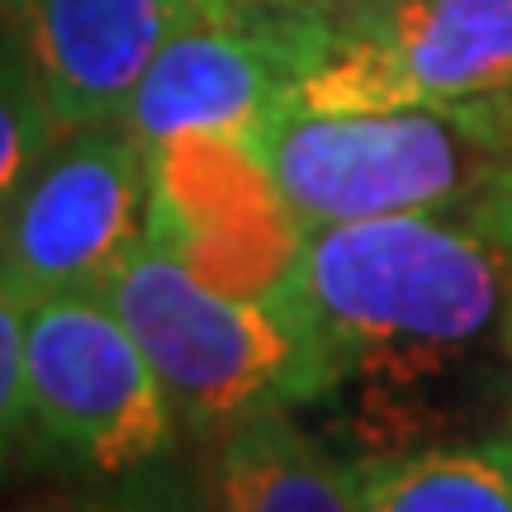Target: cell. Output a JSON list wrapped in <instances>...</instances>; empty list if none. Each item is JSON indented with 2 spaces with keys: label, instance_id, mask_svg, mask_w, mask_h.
<instances>
[{
  "label": "cell",
  "instance_id": "cell-1",
  "mask_svg": "<svg viewBox=\"0 0 512 512\" xmlns=\"http://www.w3.org/2000/svg\"><path fill=\"white\" fill-rule=\"evenodd\" d=\"M479 204L309 228L285 285L337 384L361 375L370 394H403L503 337V252Z\"/></svg>",
  "mask_w": 512,
  "mask_h": 512
},
{
  "label": "cell",
  "instance_id": "cell-2",
  "mask_svg": "<svg viewBox=\"0 0 512 512\" xmlns=\"http://www.w3.org/2000/svg\"><path fill=\"white\" fill-rule=\"evenodd\" d=\"M100 299L124 318L176 418L195 432H223L247 413L313 403L337 389L328 351L290 285L261 299L223 294L143 242Z\"/></svg>",
  "mask_w": 512,
  "mask_h": 512
},
{
  "label": "cell",
  "instance_id": "cell-3",
  "mask_svg": "<svg viewBox=\"0 0 512 512\" xmlns=\"http://www.w3.org/2000/svg\"><path fill=\"white\" fill-rule=\"evenodd\" d=\"M256 152L304 228L470 209L512 166V95L384 114L290 110Z\"/></svg>",
  "mask_w": 512,
  "mask_h": 512
},
{
  "label": "cell",
  "instance_id": "cell-4",
  "mask_svg": "<svg viewBox=\"0 0 512 512\" xmlns=\"http://www.w3.org/2000/svg\"><path fill=\"white\" fill-rule=\"evenodd\" d=\"M512 95V0H323L294 110L384 114Z\"/></svg>",
  "mask_w": 512,
  "mask_h": 512
},
{
  "label": "cell",
  "instance_id": "cell-5",
  "mask_svg": "<svg viewBox=\"0 0 512 512\" xmlns=\"http://www.w3.org/2000/svg\"><path fill=\"white\" fill-rule=\"evenodd\" d=\"M152 143L124 119L62 128L0 204V285L24 304L105 294L147 242Z\"/></svg>",
  "mask_w": 512,
  "mask_h": 512
},
{
  "label": "cell",
  "instance_id": "cell-6",
  "mask_svg": "<svg viewBox=\"0 0 512 512\" xmlns=\"http://www.w3.org/2000/svg\"><path fill=\"white\" fill-rule=\"evenodd\" d=\"M24 394L38 437L100 479L171 451L176 408L100 294H53L24 318Z\"/></svg>",
  "mask_w": 512,
  "mask_h": 512
},
{
  "label": "cell",
  "instance_id": "cell-7",
  "mask_svg": "<svg viewBox=\"0 0 512 512\" xmlns=\"http://www.w3.org/2000/svg\"><path fill=\"white\" fill-rule=\"evenodd\" d=\"M323 29V0H256L200 10L162 43L119 114L147 143L176 133H223L261 147L294 110Z\"/></svg>",
  "mask_w": 512,
  "mask_h": 512
},
{
  "label": "cell",
  "instance_id": "cell-8",
  "mask_svg": "<svg viewBox=\"0 0 512 512\" xmlns=\"http://www.w3.org/2000/svg\"><path fill=\"white\" fill-rule=\"evenodd\" d=\"M309 228L256 147L223 133L152 143L147 242L223 294H275L299 266Z\"/></svg>",
  "mask_w": 512,
  "mask_h": 512
},
{
  "label": "cell",
  "instance_id": "cell-9",
  "mask_svg": "<svg viewBox=\"0 0 512 512\" xmlns=\"http://www.w3.org/2000/svg\"><path fill=\"white\" fill-rule=\"evenodd\" d=\"M67 128L119 119L152 57L200 15L190 0H0Z\"/></svg>",
  "mask_w": 512,
  "mask_h": 512
},
{
  "label": "cell",
  "instance_id": "cell-10",
  "mask_svg": "<svg viewBox=\"0 0 512 512\" xmlns=\"http://www.w3.org/2000/svg\"><path fill=\"white\" fill-rule=\"evenodd\" d=\"M204 503L209 512H366L351 465H337L285 408L223 427L209 451Z\"/></svg>",
  "mask_w": 512,
  "mask_h": 512
},
{
  "label": "cell",
  "instance_id": "cell-11",
  "mask_svg": "<svg viewBox=\"0 0 512 512\" xmlns=\"http://www.w3.org/2000/svg\"><path fill=\"white\" fill-rule=\"evenodd\" d=\"M351 475L366 512H512V446L389 451Z\"/></svg>",
  "mask_w": 512,
  "mask_h": 512
},
{
  "label": "cell",
  "instance_id": "cell-12",
  "mask_svg": "<svg viewBox=\"0 0 512 512\" xmlns=\"http://www.w3.org/2000/svg\"><path fill=\"white\" fill-rule=\"evenodd\" d=\"M53 100L38 81L34 62L15 38L10 19L0 24V204L15 195V185L34 171V162L62 138Z\"/></svg>",
  "mask_w": 512,
  "mask_h": 512
},
{
  "label": "cell",
  "instance_id": "cell-13",
  "mask_svg": "<svg viewBox=\"0 0 512 512\" xmlns=\"http://www.w3.org/2000/svg\"><path fill=\"white\" fill-rule=\"evenodd\" d=\"M209 503L200 498V489L171 470L162 460L138 465L128 475H110L100 489H81V494H48L24 503L19 512H204Z\"/></svg>",
  "mask_w": 512,
  "mask_h": 512
},
{
  "label": "cell",
  "instance_id": "cell-14",
  "mask_svg": "<svg viewBox=\"0 0 512 512\" xmlns=\"http://www.w3.org/2000/svg\"><path fill=\"white\" fill-rule=\"evenodd\" d=\"M24 318H29V304L0 285V460L10 456L19 427L29 418V394H24Z\"/></svg>",
  "mask_w": 512,
  "mask_h": 512
},
{
  "label": "cell",
  "instance_id": "cell-15",
  "mask_svg": "<svg viewBox=\"0 0 512 512\" xmlns=\"http://www.w3.org/2000/svg\"><path fill=\"white\" fill-rule=\"evenodd\" d=\"M484 219L494 228L498 252H503V280H508V304H503V351L512 356V166L498 176V185L484 195Z\"/></svg>",
  "mask_w": 512,
  "mask_h": 512
},
{
  "label": "cell",
  "instance_id": "cell-16",
  "mask_svg": "<svg viewBox=\"0 0 512 512\" xmlns=\"http://www.w3.org/2000/svg\"><path fill=\"white\" fill-rule=\"evenodd\" d=\"M190 5L214 15V10H242V5H256V0H190Z\"/></svg>",
  "mask_w": 512,
  "mask_h": 512
},
{
  "label": "cell",
  "instance_id": "cell-17",
  "mask_svg": "<svg viewBox=\"0 0 512 512\" xmlns=\"http://www.w3.org/2000/svg\"><path fill=\"white\" fill-rule=\"evenodd\" d=\"M0 24H5V10H0Z\"/></svg>",
  "mask_w": 512,
  "mask_h": 512
}]
</instances>
